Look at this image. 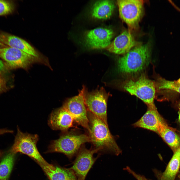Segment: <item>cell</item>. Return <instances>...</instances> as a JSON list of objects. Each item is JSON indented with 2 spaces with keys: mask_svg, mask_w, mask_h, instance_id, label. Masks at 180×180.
<instances>
[{
  "mask_svg": "<svg viewBox=\"0 0 180 180\" xmlns=\"http://www.w3.org/2000/svg\"><path fill=\"white\" fill-rule=\"evenodd\" d=\"M90 142L94 148L106 150L118 156L122 151L111 133L108 126L101 119L88 110Z\"/></svg>",
  "mask_w": 180,
  "mask_h": 180,
  "instance_id": "cell-1",
  "label": "cell"
},
{
  "mask_svg": "<svg viewBox=\"0 0 180 180\" xmlns=\"http://www.w3.org/2000/svg\"><path fill=\"white\" fill-rule=\"evenodd\" d=\"M150 57L149 43L136 46L118 59V69L122 73L126 75L138 73L148 64Z\"/></svg>",
  "mask_w": 180,
  "mask_h": 180,
  "instance_id": "cell-2",
  "label": "cell"
},
{
  "mask_svg": "<svg viewBox=\"0 0 180 180\" xmlns=\"http://www.w3.org/2000/svg\"><path fill=\"white\" fill-rule=\"evenodd\" d=\"M63 132L58 139L52 141L48 152H61L71 158L78 152L83 144L90 142L88 136L86 134L74 130Z\"/></svg>",
  "mask_w": 180,
  "mask_h": 180,
  "instance_id": "cell-3",
  "label": "cell"
},
{
  "mask_svg": "<svg viewBox=\"0 0 180 180\" xmlns=\"http://www.w3.org/2000/svg\"><path fill=\"white\" fill-rule=\"evenodd\" d=\"M122 88L132 95L142 100L148 108L156 107L154 100L156 89L154 81L144 75L138 78L126 80L122 84Z\"/></svg>",
  "mask_w": 180,
  "mask_h": 180,
  "instance_id": "cell-4",
  "label": "cell"
},
{
  "mask_svg": "<svg viewBox=\"0 0 180 180\" xmlns=\"http://www.w3.org/2000/svg\"><path fill=\"white\" fill-rule=\"evenodd\" d=\"M38 140L37 134L23 133L18 127L17 133L10 152L14 154L20 152L26 154L35 160L40 166H50L52 164L45 160L37 149L36 144Z\"/></svg>",
  "mask_w": 180,
  "mask_h": 180,
  "instance_id": "cell-5",
  "label": "cell"
},
{
  "mask_svg": "<svg viewBox=\"0 0 180 180\" xmlns=\"http://www.w3.org/2000/svg\"><path fill=\"white\" fill-rule=\"evenodd\" d=\"M83 90L84 102L87 110L102 120L108 126L107 104L110 94L102 87L88 92L84 86Z\"/></svg>",
  "mask_w": 180,
  "mask_h": 180,
  "instance_id": "cell-6",
  "label": "cell"
},
{
  "mask_svg": "<svg viewBox=\"0 0 180 180\" xmlns=\"http://www.w3.org/2000/svg\"><path fill=\"white\" fill-rule=\"evenodd\" d=\"M117 1L120 18L130 29H136L143 14L144 1L119 0Z\"/></svg>",
  "mask_w": 180,
  "mask_h": 180,
  "instance_id": "cell-7",
  "label": "cell"
},
{
  "mask_svg": "<svg viewBox=\"0 0 180 180\" xmlns=\"http://www.w3.org/2000/svg\"><path fill=\"white\" fill-rule=\"evenodd\" d=\"M62 106L71 114L74 121L88 132L89 131L88 110L84 103L82 89L77 95L67 100Z\"/></svg>",
  "mask_w": 180,
  "mask_h": 180,
  "instance_id": "cell-8",
  "label": "cell"
},
{
  "mask_svg": "<svg viewBox=\"0 0 180 180\" xmlns=\"http://www.w3.org/2000/svg\"><path fill=\"white\" fill-rule=\"evenodd\" d=\"M100 151L95 148L88 149L83 145L78 152L74 164L70 169L74 172L78 180H84L90 170L96 158L94 154Z\"/></svg>",
  "mask_w": 180,
  "mask_h": 180,
  "instance_id": "cell-9",
  "label": "cell"
},
{
  "mask_svg": "<svg viewBox=\"0 0 180 180\" xmlns=\"http://www.w3.org/2000/svg\"><path fill=\"white\" fill-rule=\"evenodd\" d=\"M0 58L12 68H27L35 58L18 49L6 46L0 47Z\"/></svg>",
  "mask_w": 180,
  "mask_h": 180,
  "instance_id": "cell-10",
  "label": "cell"
},
{
  "mask_svg": "<svg viewBox=\"0 0 180 180\" xmlns=\"http://www.w3.org/2000/svg\"><path fill=\"white\" fill-rule=\"evenodd\" d=\"M114 33L111 29L98 28L86 32L84 35L85 46L92 49H105L111 43Z\"/></svg>",
  "mask_w": 180,
  "mask_h": 180,
  "instance_id": "cell-11",
  "label": "cell"
},
{
  "mask_svg": "<svg viewBox=\"0 0 180 180\" xmlns=\"http://www.w3.org/2000/svg\"><path fill=\"white\" fill-rule=\"evenodd\" d=\"M74 119L71 114L62 106L54 110L51 114L48 124L52 129L66 131L74 127Z\"/></svg>",
  "mask_w": 180,
  "mask_h": 180,
  "instance_id": "cell-12",
  "label": "cell"
},
{
  "mask_svg": "<svg viewBox=\"0 0 180 180\" xmlns=\"http://www.w3.org/2000/svg\"><path fill=\"white\" fill-rule=\"evenodd\" d=\"M136 44L130 31L125 30L117 36L105 49L115 54H125Z\"/></svg>",
  "mask_w": 180,
  "mask_h": 180,
  "instance_id": "cell-13",
  "label": "cell"
},
{
  "mask_svg": "<svg viewBox=\"0 0 180 180\" xmlns=\"http://www.w3.org/2000/svg\"><path fill=\"white\" fill-rule=\"evenodd\" d=\"M156 107L148 108L144 114L133 126L153 131L158 134L160 124L164 121Z\"/></svg>",
  "mask_w": 180,
  "mask_h": 180,
  "instance_id": "cell-14",
  "label": "cell"
},
{
  "mask_svg": "<svg viewBox=\"0 0 180 180\" xmlns=\"http://www.w3.org/2000/svg\"><path fill=\"white\" fill-rule=\"evenodd\" d=\"M0 42L7 46L22 51L35 58L38 56L36 51L28 43L16 36L0 32Z\"/></svg>",
  "mask_w": 180,
  "mask_h": 180,
  "instance_id": "cell-15",
  "label": "cell"
},
{
  "mask_svg": "<svg viewBox=\"0 0 180 180\" xmlns=\"http://www.w3.org/2000/svg\"><path fill=\"white\" fill-rule=\"evenodd\" d=\"M180 167V146L174 152L164 171L161 172L156 169L153 170L157 180H174Z\"/></svg>",
  "mask_w": 180,
  "mask_h": 180,
  "instance_id": "cell-16",
  "label": "cell"
},
{
  "mask_svg": "<svg viewBox=\"0 0 180 180\" xmlns=\"http://www.w3.org/2000/svg\"><path fill=\"white\" fill-rule=\"evenodd\" d=\"M114 8V4L112 0L98 1L93 5L91 14L94 18L106 19L111 16Z\"/></svg>",
  "mask_w": 180,
  "mask_h": 180,
  "instance_id": "cell-17",
  "label": "cell"
},
{
  "mask_svg": "<svg viewBox=\"0 0 180 180\" xmlns=\"http://www.w3.org/2000/svg\"><path fill=\"white\" fill-rule=\"evenodd\" d=\"M158 134L175 152L180 146V137L164 121L160 124Z\"/></svg>",
  "mask_w": 180,
  "mask_h": 180,
  "instance_id": "cell-18",
  "label": "cell"
},
{
  "mask_svg": "<svg viewBox=\"0 0 180 180\" xmlns=\"http://www.w3.org/2000/svg\"><path fill=\"white\" fill-rule=\"evenodd\" d=\"M50 180H78L74 172L70 168L55 166L53 169L41 166Z\"/></svg>",
  "mask_w": 180,
  "mask_h": 180,
  "instance_id": "cell-19",
  "label": "cell"
},
{
  "mask_svg": "<svg viewBox=\"0 0 180 180\" xmlns=\"http://www.w3.org/2000/svg\"><path fill=\"white\" fill-rule=\"evenodd\" d=\"M14 154L10 152L0 164V180H7L11 172L14 161Z\"/></svg>",
  "mask_w": 180,
  "mask_h": 180,
  "instance_id": "cell-20",
  "label": "cell"
},
{
  "mask_svg": "<svg viewBox=\"0 0 180 180\" xmlns=\"http://www.w3.org/2000/svg\"><path fill=\"white\" fill-rule=\"evenodd\" d=\"M154 82L156 93L164 90H170L180 94V84L177 81H170L160 77Z\"/></svg>",
  "mask_w": 180,
  "mask_h": 180,
  "instance_id": "cell-21",
  "label": "cell"
},
{
  "mask_svg": "<svg viewBox=\"0 0 180 180\" xmlns=\"http://www.w3.org/2000/svg\"><path fill=\"white\" fill-rule=\"evenodd\" d=\"M14 3L10 0H0V16L8 15L14 11Z\"/></svg>",
  "mask_w": 180,
  "mask_h": 180,
  "instance_id": "cell-22",
  "label": "cell"
},
{
  "mask_svg": "<svg viewBox=\"0 0 180 180\" xmlns=\"http://www.w3.org/2000/svg\"><path fill=\"white\" fill-rule=\"evenodd\" d=\"M124 169L132 175L137 180H148L144 176L136 173L128 166H126Z\"/></svg>",
  "mask_w": 180,
  "mask_h": 180,
  "instance_id": "cell-23",
  "label": "cell"
},
{
  "mask_svg": "<svg viewBox=\"0 0 180 180\" xmlns=\"http://www.w3.org/2000/svg\"><path fill=\"white\" fill-rule=\"evenodd\" d=\"M13 132L12 130L6 128L0 129V135L6 133H12Z\"/></svg>",
  "mask_w": 180,
  "mask_h": 180,
  "instance_id": "cell-24",
  "label": "cell"
},
{
  "mask_svg": "<svg viewBox=\"0 0 180 180\" xmlns=\"http://www.w3.org/2000/svg\"><path fill=\"white\" fill-rule=\"evenodd\" d=\"M4 68V65L2 62L0 60V72L3 70Z\"/></svg>",
  "mask_w": 180,
  "mask_h": 180,
  "instance_id": "cell-25",
  "label": "cell"
},
{
  "mask_svg": "<svg viewBox=\"0 0 180 180\" xmlns=\"http://www.w3.org/2000/svg\"><path fill=\"white\" fill-rule=\"evenodd\" d=\"M3 82L2 80L0 78V90L1 89L3 85Z\"/></svg>",
  "mask_w": 180,
  "mask_h": 180,
  "instance_id": "cell-26",
  "label": "cell"
},
{
  "mask_svg": "<svg viewBox=\"0 0 180 180\" xmlns=\"http://www.w3.org/2000/svg\"><path fill=\"white\" fill-rule=\"evenodd\" d=\"M6 46H7L0 42V47H4Z\"/></svg>",
  "mask_w": 180,
  "mask_h": 180,
  "instance_id": "cell-27",
  "label": "cell"
},
{
  "mask_svg": "<svg viewBox=\"0 0 180 180\" xmlns=\"http://www.w3.org/2000/svg\"><path fill=\"white\" fill-rule=\"evenodd\" d=\"M177 81L180 84V78L178 80H177Z\"/></svg>",
  "mask_w": 180,
  "mask_h": 180,
  "instance_id": "cell-28",
  "label": "cell"
},
{
  "mask_svg": "<svg viewBox=\"0 0 180 180\" xmlns=\"http://www.w3.org/2000/svg\"><path fill=\"white\" fill-rule=\"evenodd\" d=\"M178 118H179V120H180V112L179 114Z\"/></svg>",
  "mask_w": 180,
  "mask_h": 180,
  "instance_id": "cell-29",
  "label": "cell"
},
{
  "mask_svg": "<svg viewBox=\"0 0 180 180\" xmlns=\"http://www.w3.org/2000/svg\"><path fill=\"white\" fill-rule=\"evenodd\" d=\"M0 155H1V152L0 151Z\"/></svg>",
  "mask_w": 180,
  "mask_h": 180,
  "instance_id": "cell-30",
  "label": "cell"
}]
</instances>
